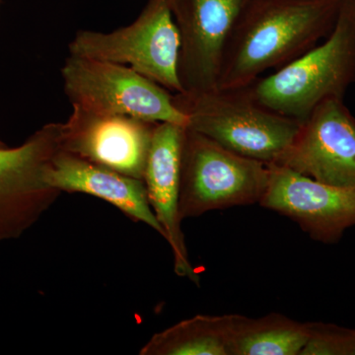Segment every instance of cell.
<instances>
[{"label": "cell", "mask_w": 355, "mask_h": 355, "mask_svg": "<svg viewBox=\"0 0 355 355\" xmlns=\"http://www.w3.org/2000/svg\"><path fill=\"white\" fill-rule=\"evenodd\" d=\"M343 0H250L222 58L216 89L246 88L333 32Z\"/></svg>", "instance_id": "obj_1"}, {"label": "cell", "mask_w": 355, "mask_h": 355, "mask_svg": "<svg viewBox=\"0 0 355 355\" xmlns=\"http://www.w3.org/2000/svg\"><path fill=\"white\" fill-rule=\"evenodd\" d=\"M354 83L355 0H343L329 37L248 89L266 108L303 121L327 100L343 99Z\"/></svg>", "instance_id": "obj_2"}, {"label": "cell", "mask_w": 355, "mask_h": 355, "mask_svg": "<svg viewBox=\"0 0 355 355\" xmlns=\"http://www.w3.org/2000/svg\"><path fill=\"white\" fill-rule=\"evenodd\" d=\"M191 130L228 150L266 165L277 164L302 121L282 116L254 100L249 89H214L197 96L174 94Z\"/></svg>", "instance_id": "obj_3"}, {"label": "cell", "mask_w": 355, "mask_h": 355, "mask_svg": "<svg viewBox=\"0 0 355 355\" xmlns=\"http://www.w3.org/2000/svg\"><path fill=\"white\" fill-rule=\"evenodd\" d=\"M268 179V165L232 153L186 128L180 180L182 220L211 210L259 203Z\"/></svg>", "instance_id": "obj_4"}, {"label": "cell", "mask_w": 355, "mask_h": 355, "mask_svg": "<svg viewBox=\"0 0 355 355\" xmlns=\"http://www.w3.org/2000/svg\"><path fill=\"white\" fill-rule=\"evenodd\" d=\"M181 41L169 0H148L132 24L103 33L80 30L69 46V55L130 67L180 94Z\"/></svg>", "instance_id": "obj_5"}, {"label": "cell", "mask_w": 355, "mask_h": 355, "mask_svg": "<svg viewBox=\"0 0 355 355\" xmlns=\"http://www.w3.org/2000/svg\"><path fill=\"white\" fill-rule=\"evenodd\" d=\"M62 77L72 107L188 125V116L178 108L171 92L125 65L69 55Z\"/></svg>", "instance_id": "obj_6"}, {"label": "cell", "mask_w": 355, "mask_h": 355, "mask_svg": "<svg viewBox=\"0 0 355 355\" xmlns=\"http://www.w3.org/2000/svg\"><path fill=\"white\" fill-rule=\"evenodd\" d=\"M60 148V123H49L16 148H0V242L18 239L62 191L46 180Z\"/></svg>", "instance_id": "obj_7"}, {"label": "cell", "mask_w": 355, "mask_h": 355, "mask_svg": "<svg viewBox=\"0 0 355 355\" xmlns=\"http://www.w3.org/2000/svg\"><path fill=\"white\" fill-rule=\"evenodd\" d=\"M179 30L182 92L191 97L216 89L222 58L250 0H169Z\"/></svg>", "instance_id": "obj_8"}, {"label": "cell", "mask_w": 355, "mask_h": 355, "mask_svg": "<svg viewBox=\"0 0 355 355\" xmlns=\"http://www.w3.org/2000/svg\"><path fill=\"white\" fill-rule=\"evenodd\" d=\"M157 123L72 107L69 120L60 123V148L89 162L144 180Z\"/></svg>", "instance_id": "obj_9"}, {"label": "cell", "mask_w": 355, "mask_h": 355, "mask_svg": "<svg viewBox=\"0 0 355 355\" xmlns=\"http://www.w3.org/2000/svg\"><path fill=\"white\" fill-rule=\"evenodd\" d=\"M268 188L259 205L296 222L317 242L335 244L355 226V187L321 183L270 164Z\"/></svg>", "instance_id": "obj_10"}, {"label": "cell", "mask_w": 355, "mask_h": 355, "mask_svg": "<svg viewBox=\"0 0 355 355\" xmlns=\"http://www.w3.org/2000/svg\"><path fill=\"white\" fill-rule=\"evenodd\" d=\"M275 165L321 183L355 187V118L343 99L318 106Z\"/></svg>", "instance_id": "obj_11"}, {"label": "cell", "mask_w": 355, "mask_h": 355, "mask_svg": "<svg viewBox=\"0 0 355 355\" xmlns=\"http://www.w3.org/2000/svg\"><path fill=\"white\" fill-rule=\"evenodd\" d=\"M184 125L159 123L154 130L144 181L149 203L171 247L174 270L179 277L200 284L187 251L180 216V180Z\"/></svg>", "instance_id": "obj_12"}, {"label": "cell", "mask_w": 355, "mask_h": 355, "mask_svg": "<svg viewBox=\"0 0 355 355\" xmlns=\"http://www.w3.org/2000/svg\"><path fill=\"white\" fill-rule=\"evenodd\" d=\"M46 180L62 193H80L101 198L135 222L146 223L164 237L150 203L146 183L109 168L58 150L51 161Z\"/></svg>", "instance_id": "obj_13"}, {"label": "cell", "mask_w": 355, "mask_h": 355, "mask_svg": "<svg viewBox=\"0 0 355 355\" xmlns=\"http://www.w3.org/2000/svg\"><path fill=\"white\" fill-rule=\"evenodd\" d=\"M309 324L279 313L253 319L232 314V355H301Z\"/></svg>", "instance_id": "obj_14"}, {"label": "cell", "mask_w": 355, "mask_h": 355, "mask_svg": "<svg viewBox=\"0 0 355 355\" xmlns=\"http://www.w3.org/2000/svg\"><path fill=\"white\" fill-rule=\"evenodd\" d=\"M232 314L197 315L155 334L140 355H232Z\"/></svg>", "instance_id": "obj_15"}, {"label": "cell", "mask_w": 355, "mask_h": 355, "mask_svg": "<svg viewBox=\"0 0 355 355\" xmlns=\"http://www.w3.org/2000/svg\"><path fill=\"white\" fill-rule=\"evenodd\" d=\"M309 338L301 355H355V329L308 323Z\"/></svg>", "instance_id": "obj_16"}, {"label": "cell", "mask_w": 355, "mask_h": 355, "mask_svg": "<svg viewBox=\"0 0 355 355\" xmlns=\"http://www.w3.org/2000/svg\"><path fill=\"white\" fill-rule=\"evenodd\" d=\"M3 147H6V146H4L3 144H2L1 141H0V148H3Z\"/></svg>", "instance_id": "obj_17"}]
</instances>
